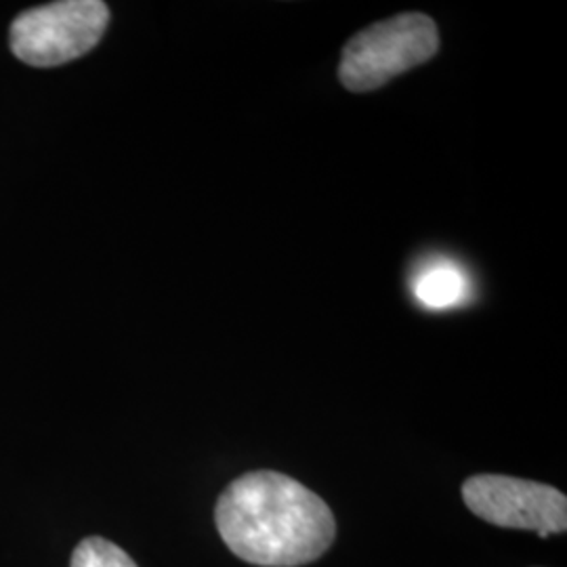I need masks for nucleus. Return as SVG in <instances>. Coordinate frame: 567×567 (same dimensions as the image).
I'll use <instances>...</instances> for the list:
<instances>
[{"mask_svg":"<svg viewBox=\"0 0 567 567\" xmlns=\"http://www.w3.org/2000/svg\"><path fill=\"white\" fill-rule=\"evenodd\" d=\"M72 567H137V564L114 543L93 536L76 547Z\"/></svg>","mask_w":567,"mask_h":567,"instance_id":"nucleus-6","label":"nucleus"},{"mask_svg":"<svg viewBox=\"0 0 567 567\" xmlns=\"http://www.w3.org/2000/svg\"><path fill=\"white\" fill-rule=\"evenodd\" d=\"M471 513L492 526L532 529L543 538L567 527V498L557 487L507 475H475L463 484Z\"/></svg>","mask_w":567,"mask_h":567,"instance_id":"nucleus-4","label":"nucleus"},{"mask_svg":"<svg viewBox=\"0 0 567 567\" xmlns=\"http://www.w3.org/2000/svg\"><path fill=\"white\" fill-rule=\"evenodd\" d=\"M414 295L429 309H447L465 301L468 284L458 265L437 261L423 269L414 284Z\"/></svg>","mask_w":567,"mask_h":567,"instance_id":"nucleus-5","label":"nucleus"},{"mask_svg":"<svg viewBox=\"0 0 567 567\" xmlns=\"http://www.w3.org/2000/svg\"><path fill=\"white\" fill-rule=\"evenodd\" d=\"M110 21L102 0H61L23 11L11 25V51L18 60L53 68L89 53Z\"/></svg>","mask_w":567,"mask_h":567,"instance_id":"nucleus-3","label":"nucleus"},{"mask_svg":"<svg viewBox=\"0 0 567 567\" xmlns=\"http://www.w3.org/2000/svg\"><path fill=\"white\" fill-rule=\"evenodd\" d=\"M215 519L231 553L261 567L311 564L337 534L324 501L276 471H255L231 482L219 496Z\"/></svg>","mask_w":567,"mask_h":567,"instance_id":"nucleus-1","label":"nucleus"},{"mask_svg":"<svg viewBox=\"0 0 567 567\" xmlns=\"http://www.w3.org/2000/svg\"><path fill=\"white\" fill-rule=\"evenodd\" d=\"M440 51L437 25L425 13H402L358 32L344 44L339 79L353 93H368Z\"/></svg>","mask_w":567,"mask_h":567,"instance_id":"nucleus-2","label":"nucleus"}]
</instances>
